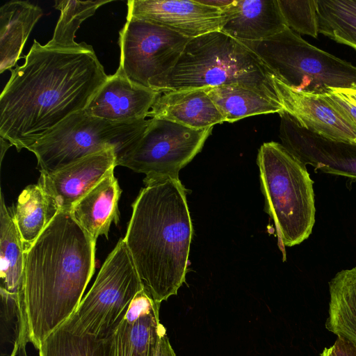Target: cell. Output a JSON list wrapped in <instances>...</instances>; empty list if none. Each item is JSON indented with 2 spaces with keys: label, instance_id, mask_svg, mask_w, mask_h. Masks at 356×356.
I'll use <instances>...</instances> for the list:
<instances>
[{
  "label": "cell",
  "instance_id": "obj_1",
  "mask_svg": "<svg viewBox=\"0 0 356 356\" xmlns=\"http://www.w3.org/2000/svg\"><path fill=\"white\" fill-rule=\"evenodd\" d=\"M10 71L0 96V137L18 152L84 110L108 77L85 42L59 48L35 40L24 64Z\"/></svg>",
  "mask_w": 356,
  "mask_h": 356
},
{
  "label": "cell",
  "instance_id": "obj_2",
  "mask_svg": "<svg viewBox=\"0 0 356 356\" xmlns=\"http://www.w3.org/2000/svg\"><path fill=\"white\" fill-rule=\"evenodd\" d=\"M95 244L70 211H58L24 252V333L36 349L79 305L94 274Z\"/></svg>",
  "mask_w": 356,
  "mask_h": 356
},
{
  "label": "cell",
  "instance_id": "obj_3",
  "mask_svg": "<svg viewBox=\"0 0 356 356\" xmlns=\"http://www.w3.org/2000/svg\"><path fill=\"white\" fill-rule=\"evenodd\" d=\"M124 238L145 291L161 303L186 280L193 224L179 178L144 182Z\"/></svg>",
  "mask_w": 356,
  "mask_h": 356
},
{
  "label": "cell",
  "instance_id": "obj_4",
  "mask_svg": "<svg viewBox=\"0 0 356 356\" xmlns=\"http://www.w3.org/2000/svg\"><path fill=\"white\" fill-rule=\"evenodd\" d=\"M238 83L278 100L272 74L241 42L218 31L190 39L175 65L149 81V88L176 91Z\"/></svg>",
  "mask_w": 356,
  "mask_h": 356
},
{
  "label": "cell",
  "instance_id": "obj_5",
  "mask_svg": "<svg viewBox=\"0 0 356 356\" xmlns=\"http://www.w3.org/2000/svg\"><path fill=\"white\" fill-rule=\"evenodd\" d=\"M257 163L264 209L273 220L280 249L298 245L312 232L315 222L313 181L306 165L282 144L263 143Z\"/></svg>",
  "mask_w": 356,
  "mask_h": 356
},
{
  "label": "cell",
  "instance_id": "obj_6",
  "mask_svg": "<svg viewBox=\"0 0 356 356\" xmlns=\"http://www.w3.org/2000/svg\"><path fill=\"white\" fill-rule=\"evenodd\" d=\"M240 42L273 75L296 91L356 90V66L311 44L289 27L265 40Z\"/></svg>",
  "mask_w": 356,
  "mask_h": 356
},
{
  "label": "cell",
  "instance_id": "obj_7",
  "mask_svg": "<svg viewBox=\"0 0 356 356\" xmlns=\"http://www.w3.org/2000/svg\"><path fill=\"white\" fill-rule=\"evenodd\" d=\"M149 122L150 119L112 122L83 110L67 117L28 150L35 155L40 172H55L110 148L116 150L118 163L142 137Z\"/></svg>",
  "mask_w": 356,
  "mask_h": 356
},
{
  "label": "cell",
  "instance_id": "obj_8",
  "mask_svg": "<svg viewBox=\"0 0 356 356\" xmlns=\"http://www.w3.org/2000/svg\"><path fill=\"white\" fill-rule=\"evenodd\" d=\"M143 289L126 242L120 238L76 311L59 327L76 335L105 339Z\"/></svg>",
  "mask_w": 356,
  "mask_h": 356
},
{
  "label": "cell",
  "instance_id": "obj_9",
  "mask_svg": "<svg viewBox=\"0 0 356 356\" xmlns=\"http://www.w3.org/2000/svg\"><path fill=\"white\" fill-rule=\"evenodd\" d=\"M212 129H193L150 118L142 137L117 165L145 174L143 182L167 177L179 178L180 170L202 150Z\"/></svg>",
  "mask_w": 356,
  "mask_h": 356
},
{
  "label": "cell",
  "instance_id": "obj_10",
  "mask_svg": "<svg viewBox=\"0 0 356 356\" xmlns=\"http://www.w3.org/2000/svg\"><path fill=\"white\" fill-rule=\"evenodd\" d=\"M189 40L156 23L127 17L119 32L120 56L116 72L135 84L149 88L150 80L175 65Z\"/></svg>",
  "mask_w": 356,
  "mask_h": 356
},
{
  "label": "cell",
  "instance_id": "obj_11",
  "mask_svg": "<svg viewBox=\"0 0 356 356\" xmlns=\"http://www.w3.org/2000/svg\"><path fill=\"white\" fill-rule=\"evenodd\" d=\"M282 145L315 171L356 179V145L326 139L301 127L291 115L280 113Z\"/></svg>",
  "mask_w": 356,
  "mask_h": 356
},
{
  "label": "cell",
  "instance_id": "obj_12",
  "mask_svg": "<svg viewBox=\"0 0 356 356\" xmlns=\"http://www.w3.org/2000/svg\"><path fill=\"white\" fill-rule=\"evenodd\" d=\"M127 17L156 23L189 39L220 31L226 21L222 10L195 0H129Z\"/></svg>",
  "mask_w": 356,
  "mask_h": 356
},
{
  "label": "cell",
  "instance_id": "obj_13",
  "mask_svg": "<svg viewBox=\"0 0 356 356\" xmlns=\"http://www.w3.org/2000/svg\"><path fill=\"white\" fill-rule=\"evenodd\" d=\"M117 166L114 148L86 156L53 172H40L38 184L57 211H69Z\"/></svg>",
  "mask_w": 356,
  "mask_h": 356
},
{
  "label": "cell",
  "instance_id": "obj_14",
  "mask_svg": "<svg viewBox=\"0 0 356 356\" xmlns=\"http://www.w3.org/2000/svg\"><path fill=\"white\" fill-rule=\"evenodd\" d=\"M284 111L301 127L330 140L356 145V129L322 94L296 91L272 74Z\"/></svg>",
  "mask_w": 356,
  "mask_h": 356
},
{
  "label": "cell",
  "instance_id": "obj_15",
  "mask_svg": "<svg viewBox=\"0 0 356 356\" xmlns=\"http://www.w3.org/2000/svg\"><path fill=\"white\" fill-rule=\"evenodd\" d=\"M160 305L144 289L138 292L125 316L106 338L108 356H156L165 329L160 322Z\"/></svg>",
  "mask_w": 356,
  "mask_h": 356
},
{
  "label": "cell",
  "instance_id": "obj_16",
  "mask_svg": "<svg viewBox=\"0 0 356 356\" xmlns=\"http://www.w3.org/2000/svg\"><path fill=\"white\" fill-rule=\"evenodd\" d=\"M161 92L135 84L115 72L94 95L84 111L112 122L145 119Z\"/></svg>",
  "mask_w": 356,
  "mask_h": 356
},
{
  "label": "cell",
  "instance_id": "obj_17",
  "mask_svg": "<svg viewBox=\"0 0 356 356\" xmlns=\"http://www.w3.org/2000/svg\"><path fill=\"white\" fill-rule=\"evenodd\" d=\"M220 31L238 41L267 40L288 28L278 0H234Z\"/></svg>",
  "mask_w": 356,
  "mask_h": 356
},
{
  "label": "cell",
  "instance_id": "obj_18",
  "mask_svg": "<svg viewBox=\"0 0 356 356\" xmlns=\"http://www.w3.org/2000/svg\"><path fill=\"white\" fill-rule=\"evenodd\" d=\"M147 117L174 122L193 129L213 127L225 122L205 88L161 92Z\"/></svg>",
  "mask_w": 356,
  "mask_h": 356
},
{
  "label": "cell",
  "instance_id": "obj_19",
  "mask_svg": "<svg viewBox=\"0 0 356 356\" xmlns=\"http://www.w3.org/2000/svg\"><path fill=\"white\" fill-rule=\"evenodd\" d=\"M111 170L70 210L74 220L97 241L100 236L108 238L113 222L120 220L118 201L122 190Z\"/></svg>",
  "mask_w": 356,
  "mask_h": 356
},
{
  "label": "cell",
  "instance_id": "obj_20",
  "mask_svg": "<svg viewBox=\"0 0 356 356\" xmlns=\"http://www.w3.org/2000/svg\"><path fill=\"white\" fill-rule=\"evenodd\" d=\"M42 8L28 1H10L0 8V73L11 70L22 58L24 46Z\"/></svg>",
  "mask_w": 356,
  "mask_h": 356
},
{
  "label": "cell",
  "instance_id": "obj_21",
  "mask_svg": "<svg viewBox=\"0 0 356 356\" xmlns=\"http://www.w3.org/2000/svg\"><path fill=\"white\" fill-rule=\"evenodd\" d=\"M24 248L15 222L13 208L0 201V291L19 296L24 289Z\"/></svg>",
  "mask_w": 356,
  "mask_h": 356
},
{
  "label": "cell",
  "instance_id": "obj_22",
  "mask_svg": "<svg viewBox=\"0 0 356 356\" xmlns=\"http://www.w3.org/2000/svg\"><path fill=\"white\" fill-rule=\"evenodd\" d=\"M205 91L225 122H234L252 115L284 111L280 102L251 87L232 83L206 88Z\"/></svg>",
  "mask_w": 356,
  "mask_h": 356
},
{
  "label": "cell",
  "instance_id": "obj_23",
  "mask_svg": "<svg viewBox=\"0 0 356 356\" xmlns=\"http://www.w3.org/2000/svg\"><path fill=\"white\" fill-rule=\"evenodd\" d=\"M327 330L356 346V266L337 273L329 282Z\"/></svg>",
  "mask_w": 356,
  "mask_h": 356
},
{
  "label": "cell",
  "instance_id": "obj_24",
  "mask_svg": "<svg viewBox=\"0 0 356 356\" xmlns=\"http://www.w3.org/2000/svg\"><path fill=\"white\" fill-rule=\"evenodd\" d=\"M15 222L28 250L58 212L39 184L27 186L13 208Z\"/></svg>",
  "mask_w": 356,
  "mask_h": 356
},
{
  "label": "cell",
  "instance_id": "obj_25",
  "mask_svg": "<svg viewBox=\"0 0 356 356\" xmlns=\"http://www.w3.org/2000/svg\"><path fill=\"white\" fill-rule=\"evenodd\" d=\"M318 33L356 51V0H316Z\"/></svg>",
  "mask_w": 356,
  "mask_h": 356
},
{
  "label": "cell",
  "instance_id": "obj_26",
  "mask_svg": "<svg viewBox=\"0 0 356 356\" xmlns=\"http://www.w3.org/2000/svg\"><path fill=\"white\" fill-rule=\"evenodd\" d=\"M108 0L98 1H55L54 8L60 10V17L56 25L49 47L71 48L79 45L74 41L75 33L81 24L95 14L102 6L111 2Z\"/></svg>",
  "mask_w": 356,
  "mask_h": 356
},
{
  "label": "cell",
  "instance_id": "obj_27",
  "mask_svg": "<svg viewBox=\"0 0 356 356\" xmlns=\"http://www.w3.org/2000/svg\"><path fill=\"white\" fill-rule=\"evenodd\" d=\"M39 356H108L107 339L72 334L58 327L42 342Z\"/></svg>",
  "mask_w": 356,
  "mask_h": 356
},
{
  "label": "cell",
  "instance_id": "obj_28",
  "mask_svg": "<svg viewBox=\"0 0 356 356\" xmlns=\"http://www.w3.org/2000/svg\"><path fill=\"white\" fill-rule=\"evenodd\" d=\"M278 3L289 28L299 35L318 37L316 0H278Z\"/></svg>",
  "mask_w": 356,
  "mask_h": 356
},
{
  "label": "cell",
  "instance_id": "obj_29",
  "mask_svg": "<svg viewBox=\"0 0 356 356\" xmlns=\"http://www.w3.org/2000/svg\"><path fill=\"white\" fill-rule=\"evenodd\" d=\"M322 95L356 129V106L348 101L337 88H330Z\"/></svg>",
  "mask_w": 356,
  "mask_h": 356
},
{
  "label": "cell",
  "instance_id": "obj_30",
  "mask_svg": "<svg viewBox=\"0 0 356 356\" xmlns=\"http://www.w3.org/2000/svg\"><path fill=\"white\" fill-rule=\"evenodd\" d=\"M330 348L333 356H356V346L341 337H337Z\"/></svg>",
  "mask_w": 356,
  "mask_h": 356
},
{
  "label": "cell",
  "instance_id": "obj_31",
  "mask_svg": "<svg viewBox=\"0 0 356 356\" xmlns=\"http://www.w3.org/2000/svg\"><path fill=\"white\" fill-rule=\"evenodd\" d=\"M156 356H176L169 339L166 334V330L164 329L161 334Z\"/></svg>",
  "mask_w": 356,
  "mask_h": 356
},
{
  "label": "cell",
  "instance_id": "obj_32",
  "mask_svg": "<svg viewBox=\"0 0 356 356\" xmlns=\"http://www.w3.org/2000/svg\"><path fill=\"white\" fill-rule=\"evenodd\" d=\"M198 3L224 10L234 0H195Z\"/></svg>",
  "mask_w": 356,
  "mask_h": 356
},
{
  "label": "cell",
  "instance_id": "obj_33",
  "mask_svg": "<svg viewBox=\"0 0 356 356\" xmlns=\"http://www.w3.org/2000/svg\"><path fill=\"white\" fill-rule=\"evenodd\" d=\"M337 89L348 101L356 106V90L341 88Z\"/></svg>",
  "mask_w": 356,
  "mask_h": 356
},
{
  "label": "cell",
  "instance_id": "obj_34",
  "mask_svg": "<svg viewBox=\"0 0 356 356\" xmlns=\"http://www.w3.org/2000/svg\"><path fill=\"white\" fill-rule=\"evenodd\" d=\"M1 141V162H2L3 158L7 149L13 146V145L7 140L0 137Z\"/></svg>",
  "mask_w": 356,
  "mask_h": 356
},
{
  "label": "cell",
  "instance_id": "obj_35",
  "mask_svg": "<svg viewBox=\"0 0 356 356\" xmlns=\"http://www.w3.org/2000/svg\"><path fill=\"white\" fill-rule=\"evenodd\" d=\"M320 356H333L330 347L325 348Z\"/></svg>",
  "mask_w": 356,
  "mask_h": 356
}]
</instances>
